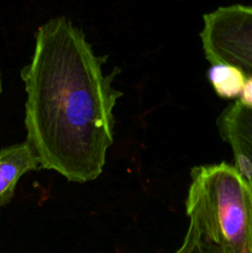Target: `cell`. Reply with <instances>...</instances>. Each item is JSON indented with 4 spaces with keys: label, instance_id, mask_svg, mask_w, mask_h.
Listing matches in <instances>:
<instances>
[{
    "label": "cell",
    "instance_id": "ba28073f",
    "mask_svg": "<svg viewBox=\"0 0 252 253\" xmlns=\"http://www.w3.org/2000/svg\"><path fill=\"white\" fill-rule=\"evenodd\" d=\"M237 101L242 106L252 110V76H249L246 81H245L244 88H242L241 94H240Z\"/></svg>",
    "mask_w": 252,
    "mask_h": 253
},
{
    "label": "cell",
    "instance_id": "5b68a950",
    "mask_svg": "<svg viewBox=\"0 0 252 253\" xmlns=\"http://www.w3.org/2000/svg\"><path fill=\"white\" fill-rule=\"evenodd\" d=\"M40 168L39 158L26 141L0 148V208L11 202L22 175Z\"/></svg>",
    "mask_w": 252,
    "mask_h": 253
},
{
    "label": "cell",
    "instance_id": "277c9868",
    "mask_svg": "<svg viewBox=\"0 0 252 253\" xmlns=\"http://www.w3.org/2000/svg\"><path fill=\"white\" fill-rule=\"evenodd\" d=\"M216 125L231 148L234 166L252 188V110L235 100L220 114Z\"/></svg>",
    "mask_w": 252,
    "mask_h": 253
},
{
    "label": "cell",
    "instance_id": "3957f363",
    "mask_svg": "<svg viewBox=\"0 0 252 253\" xmlns=\"http://www.w3.org/2000/svg\"><path fill=\"white\" fill-rule=\"evenodd\" d=\"M200 41L210 64H232L252 76V6L227 5L205 14Z\"/></svg>",
    "mask_w": 252,
    "mask_h": 253
},
{
    "label": "cell",
    "instance_id": "7a4b0ae2",
    "mask_svg": "<svg viewBox=\"0 0 252 253\" xmlns=\"http://www.w3.org/2000/svg\"><path fill=\"white\" fill-rule=\"evenodd\" d=\"M185 211L222 253H252V188L234 165L193 168Z\"/></svg>",
    "mask_w": 252,
    "mask_h": 253
},
{
    "label": "cell",
    "instance_id": "6da1fadb",
    "mask_svg": "<svg viewBox=\"0 0 252 253\" xmlns=\"http://www.w3.org/2000/svg\"><path fill=\"white\" fill-rule=\"evenodd\" d=\"M79 27L64 16L37 29L31 59L21 69L26 142L41 168L69 182L101 174L114 143V109L123 91L105 74Z\"/></svg>",
    "mask_w": 252,
    "mask_h": 253
},
{
    "label": "cell",
    "instance_id": "9c48e42d",
    "mask_svg": "<svg viewBox=\"0 0 252 253\" xmlns=\"http://www.w3.org/2000/svg\"><path fill=\"white\" fill-rule=\"evenodd\" d=\"M2 91V81H1V71H0V95H1Z\"/></svg>",
    "mask_w": 252,
    "mask_h": 253
},
{
    "label": "cell",
    "instance_id": "52a82bcc",
    "mask_svg": "<svg viewBox=\"0 0 252 253\" xmlns=\"http://www.w3.org/2000/svg\"><path fill=\"white\" fill-rule=\"evenodd\" d=\"M174 253H222L200 230L198 224L189 220V226L184 235L182 245Z\"/></svg>",
    "mask_w": 252,
    "mask_h": 253
},
{
    "label": "cell",
    "instance_id": "8992f818",
    "mask_svg": "<svg viewBox=\"0 0 252 253\" xmlns=\"http://www.w3.org/2000/svg\"><path fill=\"white\" fill-rule=\"evenodd\" d=\"M208 78L219 98L237 100L247 77L241 69L232 64L216 63L211 64Z\"/></svg>",
    "mask_w": 252,
    "mask_h": 253
}]
</instances>
